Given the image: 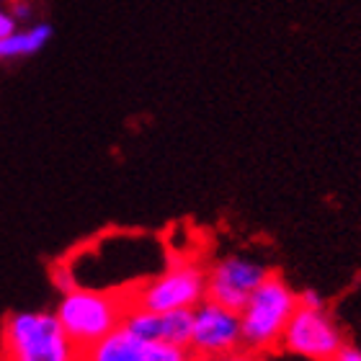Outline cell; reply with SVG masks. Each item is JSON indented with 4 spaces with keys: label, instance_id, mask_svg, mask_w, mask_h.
Wrapping results in <instances>:
<instances>
[{
    "label": "cell",
    "instance_id": "1",
    "mask_svg": "<svg viewBox=\"0 0 361 361\" xmlns=\"http://www.w3.org/2000/svg\"><path fill=\"white\" fill-rule=\"evenodd\" d=\"M129 300L127 294L96 292V289H68L62 292L54 317L70 343L83 354L98 341H104L109 333L121 328V320L127 315Z\"/></svg>",
    "mask_w": 361,
    "mask_h": 361
},
{
    "label": "cell",
    "instance_id": "2",
    "mask_svg": "<svg viewBox=\"0 0 361 361\" xmlns=\"http://www.w3.org/2000/svg\"><path fill=\"white\" fill-rule=\"evenodd\" d=\"M0 361H80L54 312H11L0 328Z\"/></svg>",
    "mask_w": 361,
    "mask_h": 361
},
{
    "label": "cell",
    "instance_id": "3",
    "mask_svg": "<svg viewBox=\"0 0 361 361\" xmlns=\"http://www.w3.org/2000/svg\"><path fill=\"white\" fill-rule=\"evenodd\" d=\"M294 310H297V292L279 274H269L264 284L250 294L238 312L243 348L256 356L276 351Z\"/></svg>",
    "mask_w": 361,
    "mask_h": 361
},
{
    "label": "cell",
    "instance_id": "4",
    "mask_svg": "<svg viewBox=\"0 0 361 361\" xmlns=\"http://www.w3.org/2000/svg\"><path fill=\"white\" fill-rule=\"evenodd\" d=\"M129 305L150 312L194 310L207 300V269L194 258H168V264L129 292Z\"/></svg>",
    "mask_w": 361,
    "mask_h": 361
},
{
    "label": "cell",
    "instance_id": "5",
    "mask_svg": "<svg viewBox=\"0 0 361 361\" xmlns=\"http://www.w3.org/2000/svg\"><path fill=\"white\" fill-rule=\"evenodd\" d=\"M343 343H346L343 331L328 310H307L297 305L292 320L284 328L279 348L307 361H333Z\"/></svg>",
    "mask_w": 361,
    "mask_h": 361
},
{
    "label": "cell",
    "instance_id": "6",
    "mask_svg": "<svg viewBox=\"0 0 361 361\" xmlns=\"http://www.w3.org/2000/svg\"><path fill=\"white\" fill-rule=\"evenodd\" d=\"M243 348L240 315L217 302L204 300L191 310V341L188 354L194 361H209Z\"/></svg>",
    "mask_w": 361,
    "mask_h": 361
},
{
    "label": "cell",
    "instance_id": "7",
    "mask_svg": "<svg viewBox=\"0 0 361 361\" xmlns=\"http://www.w3.org/2000/svg\"><path fill=\"white\" fill-rule=\"evenodd\" d=\"M271 271L261 261L248 256L217 258L207 269V300L240 312L248 297L264 284Z\"/></svg>",
    "mask_w": 361,
    "mask_h": 361
},
{
    "label": "cell",
    "instance_id": "8",
    "mask_svg": "<svg viewBox=\"0 0 361 361\" xmlns=\"http://www.w3.org/2000/svg\"><path fill=\"white\" fill-rule=\"evenodd\" d=\"M80 361H194L188 348L152 343L132 336L124 328H116L104 341L80 354Z\"/></svg>",
    "mask_w": 361,
    "mask_h": 361
},
{
    "label": "cell",
    "instance_id": "9",
    "mask_svg": "<svg viewBox=\"0 0 361 361\" xmlns=\"http://www.w3.org/2000/svg\"><path fill=\"white\" fill-rule=\"evenodd\" d=\"M52 39V26L49 23H29L18 29L16 26L6 39H0V60H21L31 54L42 52Z\"/></svg>",
    "mask_w": 361,
    "mask_h": 361
},
{
    "label": "cell",
    "instance_id": "10",
    "mask_svg": "<svg viewBox=\"0 0 361 361\" xmlns=\"http://www.w3.org/2000/svg\"><path fill=\"white\" fill-rule=\"evenodd\" d=\"M188 341H191V310L163 312V343L188 348Z\"/></svg>",
    "mask_w": 361,
    "mask_h": 361
},
{
    "label": "cell",
    "instance_id": "11",
    "mask_svg": "<svg viewBox=\"0 0 361 361\" xmlns=\"http://www.w3.org/2000/svg\"><path fill=\"white\" fill-rule=\"evenodd\" d=\"M8 11H11V16H13V21H26V18H31L34 16V6H31L29 0H8L6 3Z\"/></svg>",
    "mask_w": 361,
    "mask_h": 361
},
{
    "label": "cell",
    "instance_id": "12",
    "mask_svg": "<svg viewBox=\"0 0 361 361\" xmlns=\"http://www.w3.org/2000/svg\"><path fill=\"white\" fill-rule=\"evenodd\" d=\"M297 305H300V307H307V310H323L325 300L315 292V289H305L302 294H297Z\"/></svg>",
    "mask_w": 361,
    "mask_h": 361
},
{
    "label": "cell",
    "instance_id": "13",
    "mask_svg": "<svg viewBox=\"0 0 361 361\" xmlns=\"http://www.w3.org/2000/svg\"><path fill=\"white\" fill-rule=\"evenodd\" d=\"M18 23L13 21V16H11V11H8L6 3H0V39H6L11 31L16 29Z\"/></svg>",
    "mask_w": 361,
    "mask_h": 361
},
{
    "label": "cell",
    "instance_id": "14",
    "mask_svg": "<svg viewBox=\"0 0 361 361\" xmlns=\"http://www.w3.org/2000/svg\"><path fill=\"white\" fill-rule=\"evenodd\" d=\"M209 361H261V356L250 354L245 348H238L233 354H225V356H217V359H209Z\"/></svg>",
    "mask_w": 361,
    "mask_h": 361
},
{
    "label": "cell",
    "instance_id": "15",
    "mask_svg": "<svg viewBox=\"0 0 361 361\" xmlns=\"http://www.w3.org/2000/svg\"><path fill=\"white\" fill-rule=\"evenodd\" d=\"M333 361H361V348L343 343V346H341V351L336 354V359H333Z\"/></svg>",
    "mask_w": 361,
    "mask_h": 361
}]
</instances>
